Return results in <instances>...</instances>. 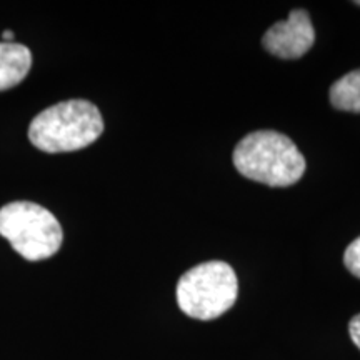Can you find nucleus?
<instances>
[{
  "label": "nucleus",
  "instance_id": "obj_1",
  "mask_svg": "<svg viewBox=\"0 0 360 360\" xmlns=\"http://www.w3.org/2000/svg\"><path fill=\"white\" fill-rule=\"evenodd\" d=\"M233 165L244 177L270 187H289L305 172V159L287 135L257 130L245 135L233 150Z\"/></svg>",
  "mask_w": 360,
  "mask_h": 360
},
{
  "label": "nucleus",
  "instance_id": "obj_2",
  "mask_svg": "<svg viewBox=\"0 0 360 360\" xmlns=\"http://www.w3.org/2000/svg\"><path fill=\"white\" fill-rule=\"evenodd\" d=\"M103 132V119L92 102L75 98L49 107L30 122L29 139L47 154L74 152L90 146Z\"/></svg>",
  "mask_w": 360,
  "mask_h": 360
},
{
  "label": "nucleus",
  "instance_id": "obj_3",
  "mask_svg": "<svg viewBox=\"0 0 360 360\" xmlns=\"http://www.w3.org/2000/svg\"><path fill=\"white\" fill-rule=\"evenodd\" d=\"M184 314L199 321H212L236 304L238 281L233 269L222 260H210L187 270L175 289Z\"/></svg>",
  "mask_w": 360,
  "mask_h": 360
},
{
  "label": "nucleus",
  "instance_id": "obj_4",
  "mask_svg": "<svg viewBox=\"0 0 360 360\" xmlns=\"http://www.w3.org/2000/svg\"><path fill=\"white\" fill-rule=\"evenodd\" d=\"M0 236L30 262L56 255L64 240V232L53 214L34 202L4 205L0 209Z\"/></svg>",
  "mask_w": 360,
  "mask_h": 360
},
{
  "label": "nucleus",
  "instance_id": "obj_5",
  "mask_svg": "<svg viewBox=\"0 0 360 360\" xmlns=\"http://www.w3.org/2000/svg\"><path fill=\"white\" fill-rule=\"evenodd\" d=\"M315 40V30L309 13L297 8L292 11L289 19L277 22L262 37L264 49L272 56L285 60H294L305 56Z\"/></svg>",
  "mask_w": 360,
  "mask_h": 360
},
{
  "label": "nucleus",
  "instance_id": "obj_6",
  "mask_svg": "<svg viewBox=\"0 0 360 360\" xmlns=\"http://www.w3.org/2000/svg\"><path fill=\"white\" fill-rule=\"evenodd\" d=\"M32 67V53L22 44L0 42V90L19 85Z\"/></svg>",
  "mask_w": 360,
  "mask_h": 360
},
{
  "label": "nucleus",
  "instance_id": "obj_7",
  "mask_svg": "<svg viewBox=\"0 0 360 360\" xmlns=\"http://www.w3.org/2000/svg\"><path fill=\"white\" fill-rule=\"evenodd\" d=\"M330 103L337 110L360 114V69L349 72L332 84Z\"/></svg>",
  "mask_w": 360,
  "mask_h": 360
},
{
  "label": "nucleus",
  "instance_id": "obj_8",
  "mask_svg": "<svg viewBox=\"0 0 360 360\" xmlns=\"http://www.w3.org/2000/svg\"><path fill=\"white\" fill-rule=\"evenodd\" d=\"M344 264L352 276L360 278V237L355 238L352 244L345 249Z\"/></svg>",
  "mask_w": 360,
  "mask_h": 360
},
{
  "label": "nucleus",
  "instance_id": "obj_9",
  "mask_svg": "<svg viewBox=\"0 0 360 360\" xmlns=\"http://www.w3.org/2000/svg\"><path fill=\"white\" fill-rule=\"evenodd\" d=\"M349 334H350V339H352L354 344L360 349V314L355 315L352 321H350Z\"/></svg>",
  "mask_w": 360,
  "mask_h": 360
},
{
  "label": "nucleus",
  "instance_id": "obj_10",
  "mask_svg": "<svg viewBox=\"0 0 360 360\" xmlns=\"http://www.w3.org/2000/svg\"><path fill=\"white\" fill-rule=\"evenodd\" d=\"M13 37H15V34H13L12 30H4V34H2V42H6V44H12Z\"/></svg>",
  "mask_w": 360,
  "mask_h": 360
},
{
  "label": "nucleus",
  "instance_id": "obj_11",
  "mask_svg": "<svg viewBox=\"0 0 360 360\" xmlns=\"http://www.w3.org/2000/svg\"><path fill=\"white\" fill-rule=\"evenodd\" d=\"M355 6H360V2H355Z\"/></svg>",
  "mask_w": 360,
  "mask_h": 360
}]
</instances>
